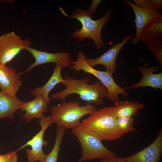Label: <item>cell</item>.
I'll return each instance as SVG.
<instances>
[{
  "mask_svg": "<svg viewBox=\"0 0 162 162\" xmlns=\"http://www.w3.org/2000/svg\"><path fill=\"white\" fill-rule=\"evenodd\" d=\"M65 129L63 127L57 125L55 142L51 151L47 154L45 162H57L60 148Z\"/></svg>",
  "mask_w": 162,
  "mask_h": 162,
  "instance_id": "obj_20",
  "label": "cell"
},
{
  "mask_svg": "<svg viewBox=\"0 0 162 162\" xmlns=\"http://www.w3.org/2000/svg\"><path fill=\"white\" fill-rule=\"evenodd\" d=\"M25 113L22 118L27 122L34 118L41 119L45 116L44 113H46L49 110L48 104L41 96H38L32 100L25 102L20 109Z\"/></svg>",
  "mask_w": 162,
  "mask_h": 162,
  "instance_id": "obj_15",
  "label": "cell"
},
{
  "mask_svg": "<svg viewBox=\"0 0 162 162\" xmlns=\"http://www.w3.org/2000/svg\"><path fill=\"white\" fill-rule=\"evenodd\" d=\"M39 122L41 128L40 130L18 150L27 146H31L30 149H26L28 162H34L37 161L45 162L47 154L44 153L43 147L44 146H47L48 142L44 140V135L48 128L53 122L50 115L40 119Z\"/></svg>",
  "mask_w": 162,
  "mask_h": 162,
  "instance_id": "obj_7",
  "label": "cell"
},
{
  "mask_svg": "<svg viewBox=\"0 0 162 162\" xmlns=\"http://www.w3.org/2000/svg\"><path fill=\"white\" fill-rule=\"evenodd\" d=\"M162 156V128L154 140L149 146L125 158L127 162H160Z\"/></svg>",
  "mask_w": 162,
  "mask_h": 162,
  "instance_id": "obj_11",
  "label": "cell"
},
{
  "mask_svg": "<svg viewBox=\"0 0 162 162\" xmlns=\"http://www.w3.org/2000/svg\"><path fill=\"white\" fill-rule=\"evenodd\" d=\"M154 5L156 10L160 9L162 8V0H150Z\"/></svg>",
  "mask_w": 162,
  "mask_h": 162,
  "instance_id": "obj_27",
  "label": "cell"
},
{
  "mask_svg": "<svg viewBox=\"0 0 162 162\" xmlns=\"http://www.w3.org/2000/svg\"><path fill=\"white\" fill-rule=\"evenodd\" d=\"M102 0H93L92 4L88 10L92 14H94L96 8Z\"/></svg>",
  "mask_w": 162,
  "mask_h": 162,
  "instance_id": "obj_26",
  "label": "cell"
},
{
  "mask_svg": "<svg viewBox=\"0 0 162 162\" xmlns=\"http://www.w3.org/2000/svg\"><path fill=\"white\" fill-rule=\"evenodd\" d=\"M62 68L60 66L56 64L52 76L46 83L41 87H36L31 90V93L34 98L41 96L48 105L50 104V99L49 96L50 91L58 84H63L65 82L61 75Z\"/></svg>",
  "mask_w": 162,
  "mask_h": 162,
  "instance_id": "obj_17",
  "label": "cell"
},
{
  "mask_svg": "<svg viewBox=\"0 0 162 162\" xmlns=\"http://www.w3.org/2000/svg\"><path fill=\"white\" fill-rule=\"evenodd\" d=\"M140 40L147 45L162 44V15L155 17L144 27L140 34Z\"/></svg>",
  "mask_w": 162,
  "mask_h": 162,
  "instance_id": "obj_14",
  "label": "cell"
},
{
  "mask_svg": "<svg viewBox=\"0 0 162 162\" xmlns=\"http://www.w3.org/2000/svg\"><path fill=\"white\" fill-rule=\"evenodd\" d=\"M133 116L121 117L117 118L118 128L123 135L130 131L137 132L138 131L133 126Z\"/></svg>",
  "mask_w": 162,
  "mask_h": 162,
  "instance_id": "obj_21",
  "label": "cell"
},
{
  "mask_svg": "<svg viewBox=\"0 0 162 162\" xmlns=\"http://www.w3.org/2000/svg\"><path fill=\"white\" fill-rule=\"evenodd\" d=\"M134 37L133 34L126 35L121 42H118L112 46L103 55L95 58H85L87 63L91 67L101 64L106 68L105 71L113 73L116 69V60L121 48L128 41Z\"/></svg>",
  "mask_w": 162,
  "mask_h": 162,
  "instance_id": "obj_10",
  "label": "cell"
},
{
  "mask_svg": "<svg viewBox=\"0 0 162 162\" xmlns=\"http://www.w3.org/2000/svg\"><path fill=\"white\" fill-rule=\"evenodd\" d=\"M135 5L141 8L156 10L154 4L150 0H133Z\"/></svg>",
  "mask_w": 162,
  "mask_h": 162,
  "instance_id": "obj_24",
  "label": "cell"
},
{
  "mask_svg": "<svg viewBox=\"0 0 162 162\" xmlns=\"http://www.w3.org/2000/svg\"><path fill=\"white\" fill-rule=\"evenodd\" d=\"M77 57L76 60L71 61L72 65L70 66V69H74L75 71L82 70L97 77L106 88L107 91L106 97L107 98L115 103L118 101L119 94L128 95V93L115 82L112 76L113 73L98 70L89 66L86 62L85 56L82 52H80L77 54Z\"/></svg>",
  "mask_w": 162,
  "mask_h": 162,
  "instance_id": "obj_5",
  "label": "cell"
},
{
  "mask_svg": "<svg viewBox=\"0 0 162 162\" xmlns=\"http://www.w3.org/2000/svg\"><path fill=\"white\" fill-rule=\"evenodd\" d=\"M96 162H127L124 158L117 157L100 159Z\"/></svg>",
  "mask_w": 162,
  "mask_h": 162,
  "instance_id": "obj_25",
  "label": "cell"
},
{
  "mask_svg": "<svg viewBox=\"0 0 162 162\" xmlns=\"http://www.w3.org/2000/svg\"><path fill=\"white\" fill-rule=\"evenodd\" d=\"M28 51L35 59V61L30 64L25 71L20 73V75L30 71L33 68L38 65L48 63H54L62 68L68 67L71 65V53L70 52H60L50 53L41 51L30 46L25 49Z\"/></svg>",
  "mask_w": 162,
  "mask_h": 162,
  "instance_id": "obj_9",
  "label": "cell"
},
{
  "mask_svg": "<svg viewBox=\"0 0 162 162\" xmlns=\"http://www.w3.org/2000/svg\"><path fill=\"white\" fill-rule=\"evenodd\" d=\"M32 44L29 39L23 40L13 31L0 36V64L6 65L22 50Z\"/></svg>",
  "mask_w": 162,
  "mask_h": 162,
  "instance_id": "obj_8",
  "label": "cell"
},
{
  "mask_svg": "<svg viewBox=\"0 0 162 162\" xmlns=\"http://www.w3.org/2000/svg\"><path fill=\"white\" fill-rule=\"evenodd\" d=\"M72 131L79 140L82 148V155L78 162L118 156L116 153L107 148L102 141L92 134L76 128L72 129Z\"/></svg>",
  "mask_w": 162,
  "mask_h": 162,
  "instance_id": "obj_6",
  "label": "cell"
},
{
  "mask_svg": "<svg viewBox=\"0 0 162 162\" xmlns=\"http://www.w3.org/2000/svg\"><path fill=\"white\" fill-rule=\"evenodd\" d=\"M16 151L9 152L3 155H0V162H18Z\"/></svg>",
  "mask_w": 162,
  "mask_h": 162,
  "instance_id": "obj_23",
  "label": "cell"
},
{
  "mask_svg": "<svg viewBox=\"0 0 162 162\" xmlns=\"http://www.w3.org/2000/svg\"><path fill=\"white\" fill-rule=\"evenodd\" d=\"M124 1L132 8L135 16L134 21L136 24V33L135 36L132 39L131 43L134 44H138L141 41L140 33L145 26L154 18L161 14L158 10H152L139 7L128 0Z\"/></svg>",
  "mask_w": 162,
  "mask_h": 162,
  "instance_id": "obj_13",
  "label": "cell"
},
{
  "mask_svg": "<svg viewBox=\"0 0 162 162\" xmlns=\"http://www.w3.org/2000/svg\"><path fill=\"white\" fill-rule=\"evenodd\" d=\"M112 9L110 8L106 14L97 20L92 19V14L88 10L78 8L72 13L70 17L75 18L82 24L81 29L72 34V37L77 39L79 41L86 38H90L94 41L98 49L103 47L104 43L101 37L102 29L111 18Z\"/></svg>",
  "mask_w": 162,
  "mask_h": 162,
  "instance_id": "obj_4",
  "label": "cell"
},
{
  "mask_svg": "<svg viewBox=\"0 0 162 162\" xmlns=\"http://www.w3.org/2000/svg\"><path fill=\"white\" fill-rule=\"evenodd\" d=\"M97 110L94 105L89 103L82 106L78 101L62 102L52 107L50 111L51 118L57 125L73 129L81 123L80 118L83 116L92 114Z\"/></svg>",
  "mask_w": 162,
  "mask_h": 162,
  "instance_id": "obj_3",
  "label": "cell"
},
{
  "mask_svg": "<svg viewBox=\"0 0 162 162\" xmlns=\"http://www.w3.org/2000/svg\"><path fill=\"white\" fill-rule=\"evenodd\" d=\"M64 80L65 82L63 84L65 87V89L52 94L51 98L63 101L68 96L76 94L81 100L90 104L98 106L104 104V99L107 96V91L100 81L89 84L87 83L91 80V78L77 80L67 74L64 75Z\"/></svg>",
  "mask_w": 162,
  "mask_h": 162,
  "instance_id": "obj_2",
  "label": "cell"
},
{
  "mask_svg": "<svg viewBox=\"0 0 162 162\" xmlns=\"http://www.w3.org/2000/svg\"><path fill=\"white\" fill-rule=\"evenodd\" d=\"M148 49L154 54L156 59L162 65V44L147 45Z\"/></svg>",
  "mask_w": 162,
  "mask_h": 162,
  "instance_id": "obj_22",
  "label": "cell"
},
{
  "mask_svg": "<svg viewBox=\"0 0 162 162\" xmlns=\"http://www.w3.org/2000/svg\"><path fill=\"white\" fill-rule=\"evenodd\" d=\"M25 102L16 95H10L0 90V120L6 117L14 120V113Z\"/></svg>",
  "mask_w": 162,
  "mask_h": 162,
  "instance_id": "obj_18",
  "label": "cell"
},
{
  "mask_svg": "<svg viewBox=\"0 0 162 162\" xmlns=\"http://www.w3.org/2000/svg\"><path fill=\"white\" fill-rule=\"evenodd\" d=\"M116 109L115 106L97 110L75 128L88 133L102 141L118 139L123 135L117 124Z\"/></svg>",
  "mask_w": 162,
  "mask_h": 162,
  "instance_id": "obj_1",
  "label": "cell"
},
{
  "mask_svg": "<svg viewBox=\"0 0 162 162\" xmlns=\"http://www.w3.org/2000/svg\"><path fill=\"white\" fill-rule=\"evenodd\" d=\"M115 106L116 109L115 113L116 118L137 115L138 111L145 106L143 104L128 101L116 102Z\"/></svg>",
  "mask_w": 162,
  "mask_h": 162,
  "instance_id": "obj_19",
  "label": "cell"
},
{
  "mask_svg": "<svg viewBox=\"0 0 162 162\" xmlns=\"http://www.w3.org/2000/svg\"><path fill=\"white\" fill-rule=\"evenodd\" d=\"M158 69L157 67L153 66L147 68L143 66L139 67V71L142 74V77L138 83L127 87L128 89L137 88L149 86L153 88L162 89V73L154 74V72Z\"/></svg>",
  "mask_w": 162,
  "mask_h": 162,
  "instance_id": "obj_16",
  "label": "cell"
},
{
  "mask_svg": "<svg viewBox=\"0 0 162 162\" xmlns=\"http://www.w3.org/2000/svg\"><path fill=\"white\" fill-rule=\"evenodd\" d=\"M20 75L14 68L0 64L1 91L10 95H15L23 83Z\"/></svg>",
  "mask_w": 162,
  "mask_h": 162,
  "instance_id": "obj_12",
  "label": "cell"
}]
</instances>
